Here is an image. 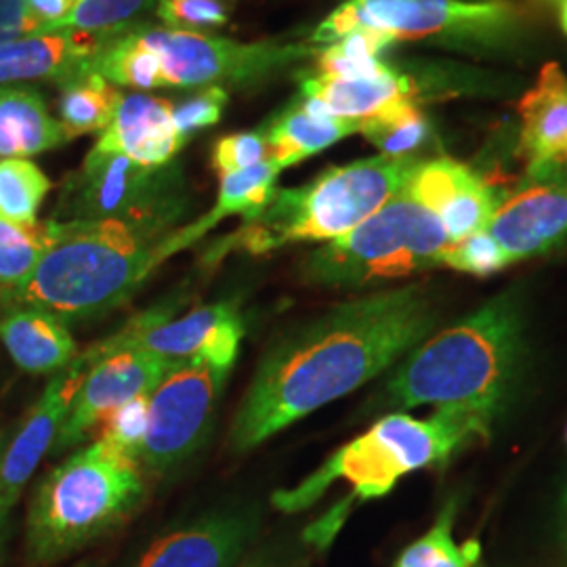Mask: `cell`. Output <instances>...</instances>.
I'll return each mask as SVG.
<instances>
[{
	"mask_svg": "<svg viewBox=\"0 0 567 567\" xmlns=\"http://www.w3.org/2000/svg\"><path fill=\"white\" fill-rule=\"evenodd\" d=\"M519 355V305L501 297L414 347L389 379L386 400L400 408H465L492 423L513 386Z\"/></svg>",
	"mask_w": 567,
	"mask_h": 567,
	"instance_id": "4",
	"label": "cell"
},
{
	"mask_svg": "<svg viewBox=\"0 0 567 567\" xmlns=\"http://www.w3.org/2000/svg\"><path fill=\"white\" fill-rule=\"evenodd\" d=\"M489 421L465 408H437L425 421L402 412L389 414L360 437L339 447L316 473L292 489L271 496L282 513H299L324 496L334 482H347L351 496L307 532V540L326 547L343 526L353 501L386 496L408 473L444 465L450 456L477 437H487Z\"/></svg>",
	"mask_w": 567,
	"mask_h": 567,
	"instance_id": "2",
	"label": "cell"
},
{
	"mask_svg": "<svg viewBox=\"0 0 567 567\" xmlns=\"http://www.w3.org/2000/svg\"><path fill=\"white\" fill-rule=\"evenodd\" d=\"M102 37L93 34H39L0 44V86L16 82L53 81L60 86L91 70Z\"/></svg>",
	"mask_w": 567,
	"mask_h": 567,
	"instance_id": "21",
	"label": "cell"
},
{
	"mask_svg": "<svg viewBox=\"0 0 567 567\" xmlns=\"http://www.w3.org/2000/svg\"><path fill=\"white\" fill-rule=\"evenodd\" d=\"M435 305L416 286L337 305L271 344L234 416L229 446L248 452L381 377L425 341Z\"/></svg>",
	"mask_w": 567,
	"mask_h": 567,
	"instance_id": "1",
	"label": "cell"
},
{
	"mask_svg": "<svg viewBox=\"0 0 567 567\" xmlns=\"http://www.w3.org/2000/svg\"><path fill=\"white\" fill-rule=\"evenodd\" d=\"M278 175L280 173L267 161L252 166V168L240 171V173L221 175L219 198H217L215 208L208 215H204L203 219H198L196 224L173 231L164 240V261L168 257L177 255L179 250H185L187 246H192L196 240L204 238L215 225L221 224L227 217L238 215V217H243L244 224L257 219L269 206L276 189H278L276 187Z\"/></svg>",
	"mask_w": 567,
	"mask_h": 567,
	"instance_id": "25",
	"label": "cell"
},
{
	"mask_svg": "<svg viewBox=\"0 0 567 567\" xmlns=\"http://www.w3.org/2000/svg\"><path fill=\"white\" fill-rule=\"evenodd\" d=\"M156 0H79L63 20L42 30V34L74 32L103 37L126 28L128 21L150 11Z\"/></svg>",
	"mask_w": 567,
	"mask_h": 567,
	"instance_id": "31",
	"label": "cell"
},
{
	"mask_svg": "<svg viewBox=\"0 0 567 567\" xmlns=\"http://www.w3.org/2000/svg\"><path fill=\"white\" fill-rule=\"evenodd\" d=\"M259 508H217L171 527L143 548L131 567H236L261 532Z\"/></svg>",
	"mask_w": 567,
	"mask_h": 567,
	"instance_id": "14",
	"label": "cell"
},
{
	"mask_svg": "<svg viewBox=\"0 0 567 567\" xmlns=\"http://www.w3.org/2000/svg\"><path fill=\"white\" fill-rule=\"evenodd\" d=\"M559 20H561V28L567 34V0H559Z\"/></svg>",
	"mask_w": 567,
	"mask_h": 567,
	"instance_id": "41",
	"label": "cell"
},
{
	"mask_svg": "<svg viewBox=\"0 0 567 567\" xmlns=\"http://www.w3.org/2000/svg\"><path fill=\"white\" fill-rule=\"evenodd\" d=\"M183 210L185 183L177 164L142 166L93 147L63 185L58 221H121L168 236Z\"/></svg>",
	"mask_w": 567,
	"mask_h": 567,
	"instance_id": "9",
	"label": "cell"
},
{
	"mask_svg": "<svg viewBox=\"0 0 567 567\" xmlns=\"http://www.w3.org/2000/svg\"><path fill=\"white\" fill-rule=\"evenodd\" d=\"M76 2L79 0H28L30 16L39 23V34L49 25L63 20L76 7Z\"/></svg>",
	"mask_w": 567,
	"mask_h": 567,
	"instance_id": "40",
	"label": "cell"
},
{
	"mask_svg": "<svg viewBox=\"0 0 567 567\" xmlns=\"http://www.w3.org/2000/svg\"><path fill=\"white\" fill-rule=\"evenodd\" d=\"M175 305L156 307L81 353L84 364H95L116 351H147L171 360H204L231 370L244 339V322L234 305L196 307L182 318H171Z\"/></svg>",
	"mask_w": 567,
	"mask_h": 567,
	"instance_id": "12",
	"label": "cell"
},
{
	"mask_svg": "<svg viewBox=\"0 0 567 567\" xmlns=\"http://www.w3.org/2000/svg\"><path fill=\"white\" fill-rule=\"evenodd\" d=\"M179 362L182 360L133 349L97 360L82 377L51 454H61L82 444L91 429L105 423V419L121 405L140 395H150Z\"/></svg>",
	"mask_w": 567,
	"mask_h": 567,
	"instance_id": "13",
	"label": "cell"
},
{
	"mask_svg": "<svg viewBox=\"0 0 567 567\" xmlns=\"http://www.w3.org/2000/svg\"><path fill=\"white\" fill-rule=\"evenodd\" d=\"M53 183L39 164L28 158L0 161V221L4 224H39V210Z\"/></svg>",
	"mask_w": 567,
	"mask_h": 567,
	"instance_id": "27",
	"label": "cell"
},
{
	"mask_svg": "<svg viewBox=\"0 0 567 567\" xmlns=\"http://www.w3.org/2000/svg\"><path fill=\"white\" fill-rule=\"evenodd\" d=\"M444 265L473 276H489L507 267L508 259L501 244L486 229H482L466 236L461 243L452 244L444 257Z\"/></svg>",
	"mask_w": 567,
	"mask_h": 567,
	"instance_id": "34",
	"label": "cell"
},
{
	"mask_svg": "<svg viewBox=\"0 0 567 567\" xmlns=\"http://www.w3.org/2000/svg\"><path fill=\"white\" fill-rule=\"evenodd\" d=\"M519 154L529 177L567 166V76L550 61L519 102Z\"/></svg>",
	"mask_w": 567,
	"mask_h": 567,
	"instance_id": "19",
	"label": "cell"
},
{
	"mask_svg": "<svg viewBox=\"0 0 567 567\" xmlns=\"http://www.w3.org/2000/svg\"><path fill=\"white\" fill-rule=\"evenodd\" d=\"M137 39L156 53L163 65L164 86L198 89L221 82L264 81L313 49L278 42H236L204 32L135 25Z\"/></svg>",
	"mask_w": 567,
	"mask_h": 567,
	"instance_id": "11",
	"label": "cell"
},
{
	"mask_svg": "<svg viewBox=\"0 0 567 567\" xmlns=\"http://www.w3.org/2000/svg\"><path fill=\"white\" fill-rule=\"evenodd\" d=\"M70 142L37 86H0V161L30 158Z\"/></svg>",
	"mask_w": 567,
	"mask_h": 567,
	"instance_id": "24",
	"label": "cell"
},
{
	"mask_svg": "<svg viewBox=\"0 0 567 567\" xmlns=\"http://www.w3.org/2000/svg\"><path fill=\"white\" fill-rule=\"evenodd\" d=\"M305 102L313 103L326 114L362 122L381 112L386 105L414 100L412 81L395 70L379 76L339 79V76H311L301 84Z\"/></svg>",
	"mask_w": 567,
	"mask_h": 567,
	"instance_id": "23",
	"label": "cell"
},
{
	"mask_svg": "<svg viewBox=\"0 0 567 567\" xmlns=\"http://www.w3.org/2000/svg\"><path fill=\"white\" fill-rule=\"evenodd\" d=\"M49 244V225L0 221V290L25 282L42 259Z\"/></svg>",
	"mask_w": 567,
	"mask_h": 567,
	"instance_id": "32",
	"label": "cell"
},
{
	"mask_svg": "<svg viewBox=\"0 0 567 567\" xmlns=\"http://www.w3.org/2000/svg\"><path fill=\"white\" fill-rule=\"evenodd\" d=\"M39 37V23L32 20L28 0H0V44Z\"/></svg>",
	"mask_w": 567,
	"mask_h": 567,
	"instance_id": "38",
	"label": "cell"
},
{
	"mask_svg": "<svg viewBox=\"0 0 567 567\" xmlns=\"http://www.w3.org/2000/svg\"><path fill=\"white\" fill-rule=\"evenodd\" d=\"M234 2L236 0H156V11L166 28L203 32L225 25Z\"/></svg>",
	"mask_w": 567,
	"mask_h": 567,
	"instance_id": "33",
	"label": "cell"
},
{
	"mask_svg": "<svg viewBox=\"0 0 567 567\" xmlns=\"http://www.w3.org/2000/svg\"><path fill=\"white\" fill-rule=\"evenodd\" d=\"M522 13L508 0H347L313 32V44H332L355 30L389 41L503 44L519 30Z\"/></svg>",
	"mask_w": 567,
	"mask_h": 567,
	"instance_id": "8",
	"label": "cell"
},
{
	"mask_svg": "<svg viewBox=\"0 0 567 567\" xmlns=\"http://www.w3.org/2000/svg\"><path fill=\"white\" fill-rule=\"evenodd\" d=\"M7 522H9V517H0V555H2L4 538H7Z\"/></svg>",
	"mask_w": 567,
	"mask_h": 567,
	"instance_id": "42",
	"label": "cell"
},
{
	"mask_svg": "<svg viewBox=\"0 0 567 567\" xmlns=\"http://www.w3.org/2000/svg\"><path fill=\"white\" fill-rule=\"evenodd\" d=\"M267 161V143L264 131L227 135L215 143L213 168L219 175L240 173Z\"/></svg>",
	"mask_w": 567,
	"mask_h": 567,
	"instance_id": "37",
	"label": "cell"
},
{
	"mask_svg": "<svg viewBox=\"0 0 567 567\" xmlns=\"http://www.w3.org/2000/svg\"><path fill=\"white\" fill-rule=\"evenodd\" d=\"M4 444H7V440H4V429L0 425V458H2V450H4Z\"/></svg>",
	"mask_w": 567,
	"mask_h": 567,
	"instance_id": "43",
	"label": "cell"
},
{
	"mask_svg": "<svg viewBox=\"0 0 567 567\" xmlns=\"http://www.w3.org/2000/svg\"><path fill=\"white\" fill-rule=\"evenodd\" d=\"M0 343L18 368L34 377H53L79 358L68 322L34 305H4Z\"/></svg>",
	"mask_w": 567,
	"mask_h": 567,
	"instance_id": "20",
	"label": "cell"
},
{
	"mask_svg": "<svg viewBox=\"0 0 567 567\" xmlns=\"http://www.w3.org/2000/svg\"><path fill=\"white\" fill-rule=\"evenodd\" d=\"M404 189L440 219L452 244L486 229L501 204L480 175L452 158L419 161Z\"/></svg>",
	"mask_w": 567,
	"mask_h": 567,
	"instance_id": "17",
	"label": "cell"
},
{
	"mask_svg": "<svg viewBox=\"0 0 567 567\" xmlns=\"http://www.w3.org/2000/svg\"><path fill=\"white\" fill-rule=\"evenodd\" d=\"M122 93L97 72H86L61 86V126L70 140L105 131L114 118Z\"/></svg>",
	"mask_w": 567,
	"mask_h": 567,
	"instance_id": "26",
	"label": "cell"
},
{
	"mask_svg": "<svg viewBox=\"0 0 567 567\" xmlns=\"http://www.w3.org/2000/svg\"><path fill=\"white\" fill-rule=\"evenodd\" d=\"M227 105V91L224 86H204L200 93L187 97L185 102L173 103V122L183 143L198 131L217 124Z\"/></svg>",
	"mask_w": 567,
	"mask_h": 567,
	"instance_id": "36",
	"label": "cell"
},
{
	"mask_svg": "<svg viewBox=\"0 0 567 567\" xmlns=\"http://www.w3.org/2000/svg\"><path fill=\"white\" fill-rule=\"evenodd\" d=\"M183 140L173 122V103L154 95H122L121 105L95 150L142 166H164L179 154Z\"/></svg>",
	"mask_w": 567,
	"mask_h": 567,
	"instance_id": "18",
	"label": "cell"
},
{
	"mask_svg": "<svg viewBox=\"0 0 567 567\" xmlns=\"http://www.w3.org/2000/svg\"><path fill=\"white\" fill-rule=\"evenodd\" d=\"M360 133L385 156H412L429 137V122L414 100H404L360 122Z\"/></svg>",
	"mask_w": 567,
	"mask_h": 567,
	"instance_id": "28",
	"label": "cell"
},
{
	"mask_svg": "<svg viewBox=\"0 0 567 567\" xmlns=\"http://www.w3.org/2000/svg\"><path fill=\"white\" fill-rule=\"evenodd\" d=\"M452 246L444 225L405 189L364 224L326 244L303 264L318 286H365L444 265Z\"/></svg>",
	"mask_w": 567,
	"mask_h": 567,
	"instance_id": "7",
	"label": "cell"
},
{
	"mask_svg": "<svg viewBox=\"0 0 567 567\" xmlns=\"http://www.w3.org/2000/svg\"><path fill=\"white\" fill-rule=\"evenodd\" d=\"M391 42L372 30H355L341 41L326 47L318 58V70L324 76L339 79L379 76L389 70V65L379 60V55Z\"/></svg>",
	"mask_w": 567,
	"mask_h": 567,
	"instance_id": "30",
	"label": "cell"
},
{
	"mask_svg": "<svg viewBox=\"0 0 567 567\" xmlns=\"http://www.w3.org/2000/svg\"><path fill=\"white\" fill-rule=\"evenodd\" d=\"M267 163L278 173L324 152L326 147L360 133V122L337 118L313 103L290 105L264 128Z\"/></svg>",
	"mask_w": 567,
	"mask_h": 567,
	"instance_id": "22",
	"label": "cell"
},
{
	"mask_svg": "<svg viewBox=\"0 0 567 567\" xmlns=\"http://www.w3.org/2000/svg\"><path fill=\"white\" fill-rule=\"evenodd\" d=\"M508 264L536 257L567 238V173L564 168L529 177L498 204L486 227Z\"/></svg>",
	"mask_w": 567,
	"mask_h": 567,
	"instance_id": "16",
	"label": "cell"
},
{
	"mask_svg": "<svg viewBox=\"0 0 567 567\" xmlns=\"http://www.w3.org/2000/svg\"><path fill=\"white\" fill-rule=\"evenodd\" d=\"M49 244L25 282L0 290L4 305H34L63 322L93 318L124 303L164 264V240L121 221L51 219Z\"/></svg>",
	"mask_w": 567,
	"mask_h": 567,
	"instance_id": "3",
	"label": "cell"
},
{
	"mask_svg": "<svg viewBox=\"0 0 567 567\" xmlns=\"http://www.w3.org/2000/svg\"><path fill=\"white\" fill-rule=\"evenodd\" d=\"M150 425V395H140L128 404L121 405L105 419L102 440L118 447L133 458L142 446ZM135 461V458H133Z\"/></svg>",
	"mask_w": 567,
	"mask_h": 567,
	"instance_id": "35",
	"label": "cell"
},
{
	"mask_svg": "<svg viewBox=\"0 0 567 567\" xmlns=\"http://www.w3.org/2000/svg\"><path fill=\"white\" fill-rule=\"evenodd\" d=\"M147 492L137 461L105 440L51 468L34 489L25 517V548L34 566H55L91 547L142 505Z\"/></svg>",
	"mask_w": 567,
	"mask_h": 567,
	"instance_id": "5",
	"label": "cell"
},
{
	"mask_svg": "<svg viewBox=\"0 0 567 567\" xmlns=\"http://www.w3.org/2000/svg\"><path fill=\"white\" fill-rule=\"evenodd\" d=\"M299 557L282 545L252 548L236 567H297Z\"/></svg>",
	"mask_w": 567,
	"mask_h": 567,
	"instance_id": "39",
	"label": "cell"
},
{
	"mask_svg": "<svg viewBox=\"0 0 567 567\" xmlns=\"http://www.w3.org/2000/svg\"><path fill=\"white\" fill-rule=\"evenodd\" d=\"M86 370L89 365L79 355L65 370L53 374L37 404L4 444L0 458V517H9L23 487L51 452Z\"/></svg>",
	"mask_w": 567,
	"mask_h": 567,
	"instance_id": "15",
	"label": "cell"
},
{
	"mask_svg": "<svg viewBox=\"0 0 567 567\" xmlns=\"http://www.w3.org/2000/svg\"><path fill=\"white\" fill-rule=\"evenodd\" d=\"M454 511L456 507L452 503L446 505L435 526L405 548L393 567H475L482 547L477 540H468L465 545L454 540Z\"/></svg>",
	"mask_w": 567,
	"mask_h": 567,
	"instance_id": "29",
	"label": "cell"
},
{
	"mask_svg": "<svg viewBox=\"0 0 567 567\" xmlns=\"http://www.w3.org/2000/svg\"><path fill=\"white\" fill-rule=\"evenodd\" d=\"M227 368L182 360L150 393V425L133 454L150 473H168L189 461L210 433Z\"/></svg>",
	"mask_w": 567,
	"mask_h": 567,
	"instance_id": "10",
	"label": "cell"
},
{
	"mask_svg": "<svg viewBox=\"0 0 567 567\" xmlns=\"http://www.w3.org/2000/svg\"><path fill=\"white\" fill-rule=\"evenodd\" d=\"M416 164L414 156L379 154L332 166L303 187L276 189L264 213L208 252V261L238 248L264 255L286 244L332 243L400 194Z\"/></svg>",
	"mask_w": 567,
	"mask_h": 567,
	"instance_id": "6",
	"label": "cell"
}]
</instances>
